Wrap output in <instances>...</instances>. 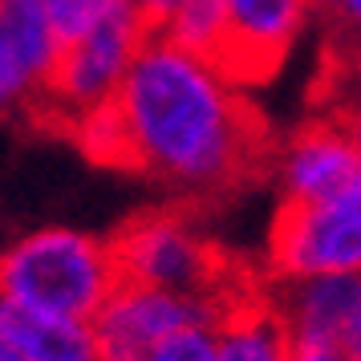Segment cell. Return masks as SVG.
I'll use <instances>...</instances> for the list:
<instances>
[{
    "label": "cell",
    "mask_w": 361,
    "mask_h": 361,
    "mask_svg": "<svg viewBox=\"0 0 361 361\" xmlns=\"http://www.w3.org/2000/svg\"><path fill=\"white\" fill-rule=\"evenodd\" d=\"M114 110L126 130L130 171L191 203L231 191L272 154L244 85L215 57L183 49L159 29L142 41Z\"/></svg>",
    "instance_id": "6da1fadb"
},
{
    "label": "cell",
    "mask_w": 361,
    "mask_h": 361,
    "mask_svg": "<svg viewBox=\"0 0 361 361\" xmlns=\"http://www.w3.org/2000/svg\"><path fill=\"white\" fill-rule=\"evenodd\" d=\"M118 284L114 244L69 224L33 228L0 252V300L8 309L94 321Z\"/></svg>",
    "instance_id": "7a4b0ae2"
},
{
    "label": "cell",
    "mask_w": 361,
    "mask_h": 361,
    "mask_svg": "<svg viewBox=\"0 0 361 361\" xmlns=\"http://www.w3.org/2000/svg\"><path fill=\"white\" fill-rule=\"evenodd\" d=\"M122 280L175 288L195 296H231L244 284V272L215 247L187 207H154L130 215L110 235Z\"/></svg>",
    "instance_id": "3957f363"
},
{
    "label": "cell",
    "mask_w": 361,
    "mask_h": 361,
    "mask_svg": "<svg viewBox=\"0 0 361 361\" xmlns=\"http://www.w3.org/2000/svg\"><path fill=\"white\" fill-rule=\"evenodd\" d=\"M150 33L154 29L126 4V8L110 13L106 20L90 25L85 33L66 37L37 122L69 130V122H78L82 114L110 106Z\"/></svg>",
    "instance_id": "277c9868"
},
{
    "label": "cell",
    "mask_w": 361,
    "mask_h": 361,
    "mask_svg": "<svg viewBox=\"0 0 361 361\" xmlns=\"http://www.w3.org/2000/svg\"><path fill=\"white\" fill-rule=\"evenodd\" d=\"M333 272H361V183L329 199H280V212L268 228V284Z\"/></svg>",
    "instance_id": "5b68a950"
},
{
    "label": "cell",
    "mask_w": 361,
    "mask_h": 361,
    "mask_svg": "<svg viewBox=\"0 0 361 361\" xmlns=\"http://www.w3.org/2000/svg\"><path fill=\"white\" fill-rule=\"evenodd\" d=\"M231 296H195V293L138 284V280H122L114 296L94 317L106 361H147L150 349L166 341L171 333H179L183 325L219 321V312Z\"/></svg>",
    "instance_id": "8992f818"
},
{
    "label": "cell",
    "mask_w": 361,
    "mask_h": 361,
    "mask_svg": "<svg viewBox=\"0 0 361 361\" xmlns=\"http://www.w3.org/2000/svg\"><path fill=\"white\" fill-rule=\"evenodd\" d=\"M268 166L276 175L280 199H329L361 183V147L337 110H321L272 147Z\"/></svg>",
    "instance_id": "52a82bcc"
},
{
    "label": "cell",
    "mask_w": 361,
    "mask_h": 361,
    "mask_svg": "<svg viewBox=\"0 0 361 361\" xmlns=\"http://www.w3.org/2000/svg\"><path fill=\"white\" fill-rule=\"evenodd\" d=\"M61 41L45 0H0V122L41 118Z\"/></svg>",
    "instance_id": "ba28073f"
},
{
    "label": "cell",
    "mask_w": 361,
    "mask_h": 361,
    "mask_svg": "<svg viewBox=\"0 0 361 361\" xmlns=\"http://www.w3.org/2000/svg\"><path fill=\"white\" fill-rule=\"evenodd\" d=\"M224 8L228 45L219 53V66L244 90L268 82L305 41L312 20H321L317 0H224Z\"/></svg>",
    "instance_id": "9c48e42d"
},
{
    "label": "cell",
    "mask_w": 361,
    "mask_h": 361,
    "mask_svg": "<svg viewBox=\"0 0 361 361\" xmlns=\"http://www.w3.org/2000/svg\"><path fill=\"white\" fill-rule=\"evenodd\" d=\"M268 296L293 345H317L361 361V272L284 280L268 284Z\"/></svg>",
    "instance_id": "30bf717a"
},
{
    "label": "cell",
    "mask_w": 361,
    "mask_h": 361,
    "mask_svg": "<svg viewBox=\"0 0 361 361\" xmlns=\"http://www.w3.org/2000/svg\"><path fill=\"white\" fill-rule=\"evenodd\" d=\"M293 337L280 321L268 284L244 280L219 312V361H288Z\"/></svg>",
    "instance_id": "8fae6325"
},
{
    "label": "cell",
    "mask_w": 361,
    "mask_h": 361,
    "mask_svg": "<svg viewBox=\"0 0 361 361\" xmlns=\"http://www.w3.org/2000/svg\"><path fill=\"white\" fill-rule=\"evenodd\" d=\"M0 341L13 345L25 361H106L98 325L57 312H29L4 305Z\"/></svg>",
    "instance_id": "7c38bea8"
},
{
    "label": "cell",
    "mask_w": 361,
    "mask_h": 361,
    "mask_svg": "<svg viewBox=\"0 0 361 361\" xmlns=\"http://www.w3.org/2000/svg\"><path fill=\"white\" fill-rule=\"evenodd\" d=\"M159 33L199 57L219 61V53L228 45V8L224 0H179V8L159 25Z\"/></svg>",
    "instance_id": "4fadbf2b"
},
{
    "label": "cell",
    "mask_w": 361,
    "mask_h": 361,
    "mask_svg": "<svg viewBox=\"0 0 361 361\" xmlns=\"http://www.w3.org/2000/svg\"><path fill=\"white\" fill-rule=\"evenodd\" d=\"M69 134L73 142L85 150V159H94L102 166H130V154H126V130H122V118H118L114 102L102 106V110H90L78 122H69Z\"/></svg>",
    "instance_id": "5bb4252c"
},
{
    "label": "cell",
    "mask_w": 361,
    "mask_h": 361,
    "mask_svg": "<svg viewBox=\"0 0 361 361\" xmlns=\"http://www.w3.org/2000/svg\"><path fill=\"white\" fill-rule=\"evenodd\" d=\"M361 94V29L333 33L329 45V66L321 82V110H337L341 102Z\"/></svg>",
    "instance_id": "9a60e30c"
},
{
    "label": "cell",
    "mask_w": 361,
    "mask_h": 361,
    "mask_svg": "<svg viewBox=\"0 0 361 361\" xmlns=\"http://www.w3.org/2000/svg\"><path fill=\"white\" fill-rule=\"evenodd\" d=\"M147 361H219V321H195L171 333L147 353Z\"/></svg>",
    "instance_id": "2e32d148"
},
{
    "label": "cell",
    "mask_w": 361,
    "mask_h": 361,
    "mask_svg": "<svg viewBox=\"0 0 361 361\" xmlns=\"http://www.w3.org/2000/svg\"><path fill=\"white\" fill-rule=\"evenodd\" d=\"M45 4H49V13H53L57 33L61 37H78V33H85L90 25L106 20L110 13L126 8L130 0H45Z\"/></svg>",
    "instance_id": "e0dca14e"
},
{
    "label": "cell",
    "mask_w": 361,
    "mask_h": 361,
    "mask_svg": "<svg viewBox=\"0 0 361 361\" xmlns=\"http://www.w3.org/2000/svg\"><path fill=\"white\" fill-rule=\"evenodd\" d=\"M317 8H321V20L333 33L361 29V0H317Z\"/></svg>",
    "instance_id": "ac0fdd59"
},
{
    "label": "cell",
    "mask_w": 361,
    "mask_h": 361,
    "mask_svg": "<svg viewBox=\"0 0 361 361\" xmlns=\"http://www.w3.org/2000/svg\"><path fill=\"white\" fill-rule=\"evenodd\" d=\"M130 8L147 20L150 29H159V25H163V20L179 8V0H130Z\"/></svg>",
    "instance_id": "d6986e66"
},
{
    "label": "cell",
    "mask_w": 361,
    "mask_h": 361,
    "mask_svg": "<svg viewBox=\"0 0 361 361\" xmlns=\"http://www.w3.org/2000/svg\"><path fill=\"white\" fill-rule=\"evenodd\" d=\"M288 361H353L345 353H333V349H317V345H293Z\"/></svg>",
    "instance_id": "ffe728a7"
},
{
    "label": "cell",
    "mask_w": 361,
    "mask_h": 361,
    "mask_svg": "<svg viewBox=\"0 0 361 361\" xmlns=\"http://www.w3.org/2000/svg\"><path fill=\"white\" fill-rule=\"evenodd\" d=\"M337 114L345 118V126L353 130V138H357V147H361V94H357V98H349V102H341V106H337Z\"/></svg>",
    "instance_id": "44dd1931"
},
{
    "label": "cell",
    "mask_w": 361,
    "mask_h": 361,
    "mask_svg": "<svg viewBox=\"0 0 361 361\" xmlns=\"http://www.w3.org/2000/svg\"><path fill=\"white\" fill-rule=\"evenodd\" d=\"M0 361H25V357H20V353L13 349V345H4V341H0Z\"/></svg>",
    "instance_id": "7402d4cb"
},
{
    "label": "cell",
    "mask_w": 361,
    "mask_h": 361,
    "mask_svg": "<svg viewBox=\"0 0 361 361\" xmlns=\"http://www.w3.org/2000/svg\"><path fill=\"white\" fill-rule=\"evenodd\" d=\"M0 312H4V300H0Z\"/></svg>",
    "instance_id": "603a6c76"
}]
</instances>
